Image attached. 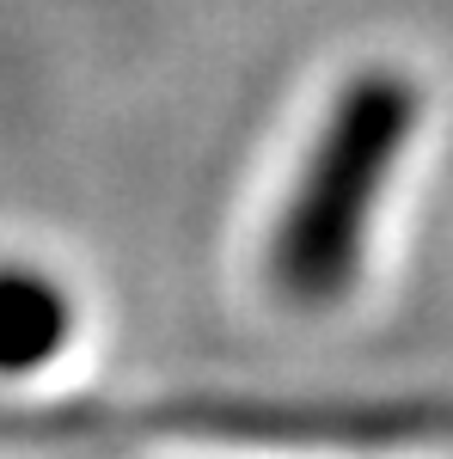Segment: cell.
<instances>
[{
	"label": "cell",
	"mask_w": 453,
	"mask_h": 459,
	"mask_svg": "<svg viewBox=\"0 0 453 459\" xmlns=\"http://www.w3.org/2000/svg\"><path fill=\"white\" fill-rule=\"evenodd\" d=\"M441 417L411 404H0V441H74V435H221V441H301V447H398L435 435Z\"/></svg>",
	"instance_id": "obj_2"
},
{
	"label": "cell",
	"mask_w": 453,
	"mask_h": 459,
	"mask_svg": "<svg viewBox=\"0 0 453 459\" xmlns=\"http://www.w3.org/2000/svg\"><path fill=\"white\" fill-rule=\"evenodd\" d=\"M417 123V86L405 74H362L325 117V135L313 142L307 178L288 196L270 239V282L294 307H325L355 282L362 239L374 196L392 178L398 153Z\"/></svg>",
	"instance_id": "obj_1"
},
{
	"label": "cell",
	"mask_w": 453,
	"mask_h": 459,
	"mask_svg": "<svg viewBox=\"0 0 453 459\" xmlns=\"http://www.w3.org/2000/svg\"><path fill=\"white\" fill-rule=\"evenodd\" d=\"M68 343V294L31 276L0 270V374H31Z\"/></svg>",
	"instance_id": "obj_3"
}]
</instances>
